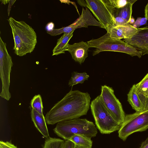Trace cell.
Masks as SVG:
<instances>
[{
	"label": "cell",
	"mask_w": 148,
	"mask_h": 148,
	"mask_svg": "<svg viewBox=\"0 0 148 148\" xmlns=\"http://www.w3.org/2000/svg\"><path fill=\"white\" fill-rule=\"evenodd\" d=\"M90 99L88 92L71 90L46 113L45 117L47 123L53 125L86 115Z\"/></svg>",
	"instance_id": "cell-1"
},
{
	"label": "cell",
	"mask_w": 148,
	"mask_h": 148,
	"mask_svg": "<svg viewBox=\"0 0 148 148\" xmlns=\"http://www.w3.org/2000/svg\"><path fill=\"white\" fill-rule=\"evenodd\" d=\"M7 20L13 36L14 53L19 56L31 53L37 43V37L34 29L24 21H16L12 17Z\"/></svg>",
	"instance_id": "cell-2"
},
{
	"label": "cell",
	"mask_w": 148,
	"mask_h": 148,
	"mask_svg": "<svg viewBox=\"0 0 148 148\" xmlns=\"http://www.w3.org/2000/svg\"><path fill=\"white\" fill-rule=\"evenodd\" d=\"M53 131L58 136L66 140H69L72 136L77 134L91 138L97 133L93 122L86 119L79 118L58 123Z\"/></svg>",
	"instance_id": "cell-3"
},
{
	"label": "cell",
	"mask_w": 148,
	"mask_h": 148,
	"mask_svg": "<svg viewBox=\"0 0 148 148\" xmlns=\"http://www.w3.org/2000/svg\"><path fill=\"white\" fill-rule=\"evenodd\" d=\"M87 42L89 48H95L92 53L93 56L104 51L122 52L132 57L136 56L139 58L143 56L141 52L124 41L111 38L108 32L99 38L92 39Z\"/></svg>",
	"instance_id": "cell-4"
},
{
	"label": "cell",
	"mask_w": 148,
	"mask_h": 148,
	"mask_svg": "<svg viewBox=\"0 0 148 148\" xmlns=\"http://www.w3.org/2000/svg\"><path fill=\"white\" fill-rule=\"evenodd\" d=\"M90 107L96 127L101 134H109L119 130L121 125L113 118L100 95L91 101Z\"/></svg>",
	"instance_id": "cell-5"
},
{
	"label": "cell",
	"mask_w": 148,
	"mask_h": 148,
	"mask_svg": "<svg viewBox=\"0 0 148 148\" xmlns=\"http://www.w3.org/2000/svg\"><path fill=\"white\" fill-rule=\"evenodd\" d=\"M85 8L90 10L101 25V28L107 32L115 26L116 8L109 5L104 0H85Z\"/></svg>",
	"instance_id": "cell-6"
},
{
	"label": "cell",
	"mask_w": 148,
	"mask_h": 148,
	"mask_svg": "<svg viewBox=\"0 0 148 148\" xmlns=\"http://www.w3.org/2000/svg\"><path fill=\"white\" fill-rule=\"evenodd\" d=\"M148 129V110L136 112L125 115L118 130V136L123 141L132 134L145 131Z\"/></svg>",
	"instance_id": "cell-7"
},
{
	"label": "cell",
	"mask_w": 148,
	"mask_h": 148,
	"mask_svg": "<svg viewBox=\"0 0 148 148\" xmlns=\"http://www.w3.org/2000/svg\"><path fill=\"white\" fill-rule=\"evenodd\" d=\"M13 65L12 58L8 51L6 44L0 36V77L2 83L0 96L7 101L10 99L11 96L9 87Z\"/></svg>",
	"instance_id": "cell-8"
},
{
	"label": "cell",
	"mask_w": 148,
	"mask_h": 148,
	"mask_svg": "<svg viewBox=\"0 0 148 148\" xmlns=\"http://www.w3.org/2000/svg\"><path fill=\"white\" fill-rule=\"evenodd\" d=\"M100 95L105 106L114 119L122 125L125 115L121 104L115 96L112 88L106 85L101 86Z\"/></svg>",
	"instance_id": "cell-9"
},
{
	"label": "cell",
	"mask_w": 148,
	"mask_h": 148,
	"mask_svg": "<svg viewBox=\"0 0 148 148\" xmlns=\"http://www.w3.org/2000/svg\"><path fill=\"white\" fill-rule=\"evenodd\" d=\"M95 26L101 27V25L94 18L89 9L83 7L81 15L73 23L67 26L59 29H54L47 32L51 36H56L64 33H69L75 29L82 27L88 28V26Z\"/></svg>",
	"instance_id": "cell-10"
},
{
	"label": "cell",
	"mask_w": 148,
	"mask_h": 148,
	"mask_svg": "<svg viewBox=\"0 0 148 148\" xmlns=\"http://www.w3.org/2000/svg\"><path fill=\"white\" fill-rule=\"evenodd\" d=\"M136 33L124 41L141 52L143 56L148 54V26L139 28Z\"/></svg>",
	"instance_id": "cell-11"
},
{
	"label": "cell",
	"mask_w": 148,
	"mask_h": 148,
	"mask_svg": "<svg viewBox=\"0 0 148 148\" xmlns=\"http://www.w3.org/2000/svg\"><path fill=\"white\" fill-rule=\"evenodd\" d=\"M89 48L87 42L81 41L73 44H69L67 51L70 53L75 61L81 64L88 56Z\"/></svg>",
	"instance_id": "cell-12"
},
{
	"label": "cell",
	"mask_w": 148,
	"mask_h": 148,
	"mask_svg": "<svg viewBox=\"0 0 148 148\" xmlns=\"http://www.w3.org/2000/svg\"><path fill=\"white\" fill-rule=\"evenodd\" d=\"M137 29L129 23L112 28L108 32L110 37L113 39L120 40L132 37L136 32Z\"/></svg>",
	"instance_id": "cell-13"
},
{
	"label": "cell",
	"mask_w": 148,
	"mask_h": 148,
	"mask_svg": "<svg viewBox=\"0 0 148 148\" xmlns=\"http://www.w3.org/2000/svg\"><path fill=\"white\" fill-rule=\"evenodd\" d=\"M31 116L32 121L38 131L47 138L49 137V135L46 124L45 117L31 107Z\"/></svg>",
	"instance_id": "cell-14"
},
{
	"label": "cell",
	"mask_w": 148,
	"mask_h": 148,
	"mask_svg": "<svg viewBox=\"0 0 148 148\" xmlns=\"http://www.w3.org/2000/svg\"><path fill=\"white\" fill-rule=\"evenodd\" d=\"M74 31L69 33H64L58 40L56 45L53 50L52 56H57L65 53V51H67L69 41L73 36Z\"/></svg>",
	"instance_id": "cell-15"
},
{
	"label": "cell",
	"mask_w": 148,
	"mask_h": 148,
	"mask_svg": "<svg viewBox=\"0 0 148 148\" xmlns=\"http://www.w3.org/2000/svg\"><path fill=\"white\" fill-rule=\"evenodd\" d=\"M127 101L136 112L143 110V105L136 92L135 85H133L127 94Z\"/></svg>",
	"instance_id": "cell-16"
},
{
	"label": "cell",
	"mask_w": 148,
	"mask_h": 148,
	"mask_svg": "<svg viewBox=\"0 0 148 148\" xmlns=\"http://www.w3.org/2000/svg\"><path fill=\"white\" fill-rule=\"evenodd\" d=\"M75 145V148H92V141L91 138L81 135H75L70 140Z\"/></svg>",
	"instance_id": "cell-17"
},
{
	"label": "cell",
	"mask_w": 148,
	"mask_h": 148,
	"mask_svg": "<svg viewBox=\"0 0 148 148\" xmlns=\"http://www.w3.org/2000/svg\"><path fill=\"white\" fill-rule=\"evenodd\" d=\"M137 1V0H131L124 7L119 9L116 8L115 17H121L125 19L129 23L132 17L133 5Z\"/></svg>",
	"instance_id": "cell-18"
},
{
	"label": "cell",
	"mask_w": 148,
	"mask_h": 148,
	"mask_svg": "<svg viewBox=\"0 0 148 148\" xmlns=\"http://www.w3.org/2000/svg\"><path fill=\"white\" fill-rule=\"evenodd\" d=\"M135 85L136 92L142 101L148 97V73L140 82Z\"/></svg>",
	"instance_id": "cell-19"
},
{
	"label": "cell",
	"mask_w": 148,
	"mask_h": 148,
	"mask_svg": "<svg viewBox=\"0 0 148 148\" xmlns=\"http://www.w3.org/2000/svg\"><path fill=\"white\" fill-rule=\"evenodd\" d=\"M89 75L86 72L79 73L73 72L68 83L69 86H72L78 84H83L84 81L87 80Z\"/></svg>",
	"instance_id": "cell-20"
},
{
	"label": "cell",
	"mask_w": 148,
	"mask_h": 148,
	"mask_svg": "<svg viewBox=\"0 0 148 148\" xmlns=\"http://www.w3.org/2000/svg\"><path fill=\"white\" fill-rule=\"evenodd\" d=\"M64 142L60 138L49 137L45 140L43 148H63Z\"/></svg>",
	"instance_id": "cell-21"
},
{
	"label": "cell",
	"mask_w": 148,
	"mask_h": 148,
	"mask_svg": "<svg viewBox=\"0 0 148 148\" xmlns=\"http://www.w3.org/2000/svg\"><path fill=\"white\" fill-rule=\"evenodd\" d=\"M31 107L42 115L43 113V106L41 97L40 95H35L30 102Z\"/></svg>",
	"instance_id": "cell-22"
},
{
	"label": "cell",
	"mask_w": 148,
	"mask_h": 148,
	"mask_svg": "<svg viewBox=\"0 0 148 148\" xmlns=\"http://www.w3.org/2000/svg\"><path fill=\"white\" fill-rule=\"evenodd\" d=\"M109 5L119 9L125 6L131 0H104Z\"/></svg>",
	"instance_id": "cell-23"
},
{
	"label": "cell",
	"mask_w": 148,
	"mask_h": 148,
	"mask_svg": "<svg viewBox=\"0 0 148 148\" xmlns=\"http://www.w3.org/2000/svg\"><path fill=\"white\" fill-rule=\"evenodd\" d=\"M147 20V19L145 17L143 18L138 17L132 25L136 28H139L140 26L146 24Z\"/></svg>",
	"instance_id": "cell-24"
},
{
	"label": "cell",
	"mask_w": 148,
	"mask_h": 148,
	"mask_svg": "<svg viewBox=\"0 0 148 148\" xmlns=\"http://www.w3.org/2000/svg\"><path fill=\"white\" fill-rule=\"evenodd\" d=\"M115 26L118 25H123L129 23L125 19L119 16L115 17Z\"/></svg>",
	"instance_id": "cell-25"
},
{
	"label": "cell",
	"mask_w": 148,
	"mask_h": 148,
	"mask_svg": "<svg viewBox=\"0 0 148 148\" xmlns=\"http://www.w3.org/2000/svg\"><path fill=\"white\" fill-rule=\"evenodd\" d=\"M0 148H17L11 143L8 142L0 141Z\"/></svg>",
	"instance_id": "cell-26"
},
{
	"label": "cell",
	"mask_w": 148,
	"mask_h": 148,
	"mask_svg": "<svg viewBox=\"0 0 148 148\" xmlns=\"http://www.w3.org/2000/svg\"><path fill=\"white\" fill-rule=\"evenodd\" d=\"M63 148H75V144L70 140L64 141Z\"/></svg>",
	"instance_id": "cell-27"
},
{
	"label": "cell",
	"mask_w": 148,
	"mask_h": 148,
	"mask_svg": "<svg viewBox=\"0 0 148 148\" xmlns=\"http://www.w3.org/2000/svg\"><path fill=\"white\" fill-rule=\"evenodd\" d=\"M54 24L52 22H50L48 23L46 25L45 29L47 30V32L51 31L54 27Z\"/></svg>",
	"instance_id": "cell-28"
},
{
	"label": "cell",
	"mask_w": 148,
	"mask_h": 148,
	"mask_svg": "<svg viewBox=\"0 0 148 148\" xmlns=\"http://www.w3.org/2000/svg\"><path fill=\"white\" fill-rule=\"evenodd\" d=\"M142 102L143 105V110H148V97L143 99Z\"/></svg>",
	"instance_id": "cell-29"
},
{
	"label": "cell",
	"mask_w": 148,
	"mask_h": 148,
	"mask_svg": "<svg viewBox=\"0 0 148 148\" xmlns=\"http://www.w3.org/2000/svg\"><path fill=\"white\" fill-rule=\"evenodd\" d=\"M140 148H148V137L142 143Z\"/></svg>",
	"instance_id": "cell-30"
},
{
	"label": "cell",
	"mask_w": 148,
	"mask_h": 148,
	"mask_svg": "<svg viewBox=\"0 0 148 148\" xmlns=\"http://www.w3.org/2000/svg\"><path fill=\"white\" fill-rule=\"evenodd\" d=\"M16 1L15 0H10L9 2V4L8 6V16H9L10 15V11L11 9L12 6L14 3V2Z\"/></svg>",
	"instance_id": "cell-31"
},
{
	"label": "cell",
	"mask_w": 148,
	"mask_h": 148,
	"mask_svg": "<svg viewBox=\"0 0 148 148\" xmlns=\"http://www.w3.org/2000/svg\"><path fill=\"white\" fill-rule=\"evenodd\" d=\"M145 16L147 20H148V2L145 7Z\"/></svg>",
	"instance_id": "cell-32"
},
{
	"label": "cell",
	"mask_w": 148,
	"mask_h": 148,
	"mask_svg": "<svg viewBox=\"0 0 148 148\" xmlns=\"http://www.w3.org/2000/svg\"><path fill=\"white\" fill-rule=\"evenodd\" d=\"M78 3L81 6L84 7L85 8L86 6V3L85 1L84 0H77Z\"/></svg>",
	"instance_id": "cell-33"
},
{
	"label": "cell",
	"mask_w": 148,
	"mask_h": 148,
	"mask_svg": "<svg viewBox=\"0 0 148 148\" xmlns=\"http://www.w3.org/2000/svg\"><path fill=\"white\" fill-rule=\"evenodd\" d=\"M135 19L132 16L131 18L130 21L129 22V23L131 25H133L135 22Z\"/></svg>",
	"instance_id": "cell-34"
},
{
	"label": "cell",
	"mask_w": 148,
	"mask_h": 148,
	"mask_svg": "<svg viewBox=\"0 0 148 148\" xmlns=\"http://www.w3.org/2000/svg\"><path fill=\"white\" fill-rule=\"evenodd\" d=\"M0 1L4 4L5 5L7 3L9 2L10 0H0Z\"/></svg>",
	"instance_id": "cell-35"
}]
</instances>
